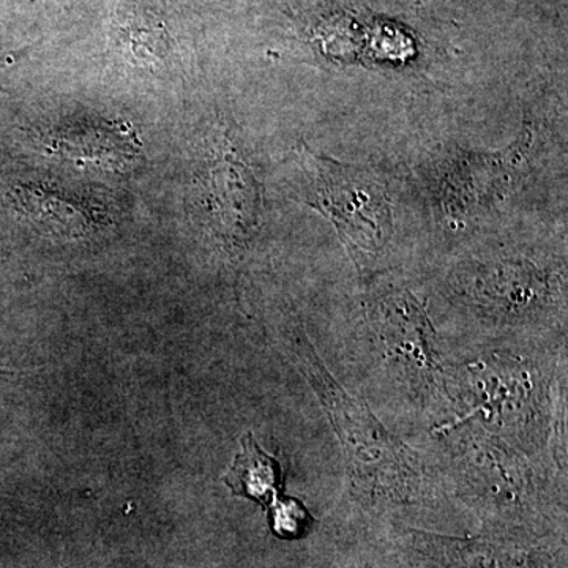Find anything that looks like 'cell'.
I'll list each match as a JSON object with an SVG mask.
<instances>
[{"label":"cell","mask_w":568,"mask_h":568,"mask_svg":"<svg viewBox=\"0 0 568 568\" xmlns=\"http://www.w3.org/2000/svg\"><path fill=\"white\" fill-rule=\"evenodd\" d=\"M295 354L339 437L351 481L372 496L403 499L413 495L424 484L420 459L413 448L396 439L368 407L343 390L312 346Z\"/></svg>","instance_id":"6da1fadb"},{"label":"cell","mask_w":568,"mask_h":568,"mask_svg":"<svg viewBox=\"0 0 568 568\" xmlns=\"http://www.w3.org/2000/svg\"><path fill=\"white\" fill-rule=\"evenodd\" d=\"M313 201L349 245L351 253L372 254L390 234V207L375 179L334 162L315 159Z\"/></svg>","instance_id":"7a4b0ae2"},{"label":"cell","mask_w":568,"mask_h":568,"mask_svg":"<svg viewBox=\"0 0 568 568\" xmlns=\"http://www.w3.org/2000/svg\"><path fill=\"white\" fill-rule=\"evenodd\" d=\"M386 353L396 364L413 369L425 383L440 373L435 349V335L424 310L409 294H395L379 302L375 312Z\"/></svg>","instance_id":"3957f363"},{"label":"cell","mask_w":568,"mask_h":568,"mask_svg":"<svg viewBox=\"0 0 568 568\" xmlns=\"http://www.w3.org/2000/svg\"><path fill=\"white\" fill-rule=\"evenodd\" d=\"M209 209L230 233L246 234L256 223L257 185L233 152H223L204 171Z\"/></svg>","instance_id":"277c9868"},{"label":"cell","mask_w":568,"mask_h":568,"mask_svg":"<svg viewBox=\"0 0 568 568\" xmlns=\"http://www.w3.org/2000/svg\"><path fill=\"white\" fill-rule=\"evenodd\" d=\"M540 275L534 267L523 264H499L478 275L477 302L499 315L518 316L536 306L541 298Z\"/></svg>","instance_id":"5b68a950"},{"label":"cell","mask_w":568,"mask_h":568,"mask_svg":"<svg viewBox=\"0 0 568 568\" xmlns=\"http://www.w3.org/2000/svg\"><path fill=\"white\" fill-rule=\"evenodd\" d=\"M114 33L119 47L126 48L134 61L155 63L170 55V36L148 0H118Z\"/></svg>","instance_id":"8992f818"},{"label":"cell","mask_w":568,"mask_h":568,"mask_svg":"<svg viewBox=\"0 0 568 568\" xmlns=\"http://www.w3.org/2000/svg\"><path fill=\"white\" fill-rule=\"evenodd\" d=\"M234 495L250 497L267 506L282 487V467L254 443L252 435L242 439L241 454L223 477Z\"/></svg>","instance_id":"52a82bcc"},{"label":"cell","mask_w":568,"mask_h":568,"mask_svg":"<svg viewBox=\"0 0 568 568\" xmlns=\"http://www.w3.org/2000/svg\"><path fill=\"white\" fill-rule=\"evenodd\" d=\"M313 518L306 510L304 504L297 499L278 500L272 510V528L276 536L293 540V538L304 537L312 528Z\"/></svg>","instance_id":"ba28073f"},{"label":"cell","mask_w":568,"mask_h":568,"mask_svg":"<svg viewBox=\"0 0 568 568\" xmlns=\"http://www.w3.org/2000/svg\"><path fill=\"white\" fill-rule=\"evenodd\" d=\"M14 376L13 372H7V369L0 368V377Z\"/></svg>","instance_id":"9c48e42d"}]
</instances>
